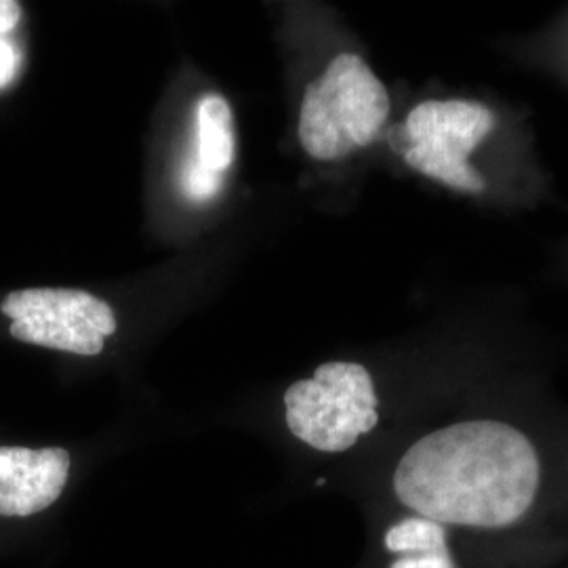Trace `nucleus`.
<instances>
[{"label": "nucleus", "instance_id": "1", "mask_svg": "<svg viewBox=\"0 0 568 568\" xmlns=\"http://www.w3.org/2000/svg\"><path fill=\"white\" fill-rule=\"evenodd\" d=\"M539 487L537 445L520 427L488 417L422 436L394 471L398 501L443 527H511L532 508Z\"/></svg>", "mask_w": 568, "mask_h": 568}, {"label": "nucleus", "instance_id": "2", "mask_svg": "<svg viewBox=\"0 0 568 568\" xmlns=\"http://www.w3.org/2000/svg\"><path fill=\"white\" fill-rule=\"evenodd\" d=\"M499 126L497 112L474 98H432L389 131V145L422 178L455 194L483 196L487 175L474 164Z\"/></svg>", "mask_w": 568, "mask_h": 568}, {"label": "nucleus", "instance_id": "3", "mask_svg": "<svg viewBox=\"0 0 568 568\" xmlns=\"http://www.w3.org/2000/svg\"><path fill=\"white\" fill-rule=\"evenodd\" d=\"M386 84L361 55L339 53L305 87L300 142L314 161H342L375 142L389 119Z\"/></svg>", "mask_w": 568, "mask_h": 568}, {"label": "nucleus", "instance_id": "4", "mask_svg": "<svg viewBox=\"0 0 568 568\" xmlns=\"http://www.w3.org/2000/svg\"><path fill=\"white\" fill-rule=\"evenodd\" d=\"M286 426L307 447L342 453L379 424V396L358 363H325L284 394Z\"/></svg>", "mask_w": 568, "mask_h": 568}, {"label": "nucleus", "instance_id": "5", "mask_svg": "<svg viewBox=\"0 0 568 568\" xmlns=\"http://www.w3.org/2000/svg\"><path fill=\"white\" fill-rule=\"evenodd\" d=\"M0 312L11 318L13 339L79 356L102 354L105 337L116 333L114 310L79 288L13 291L2 300Z\"/></svg>", "mask_w": 568, "mask_h": 568}, {"label": "nucleus", "instance_id": "6", "mask_svg": "<svg viewBox=\"0 0 568 568\" xmlns=\"http://www.w3.org/2000/svg\"><path fill=\"white\" fill-rule=\"evenodd\" d=\"M65 448L0 447V516L26 518L60 499L70 474Z\"/></svg>", "mask_w": 568, "mask_h": 568}, {"label": "nucleus", "instance_id": "7", "mask_svg": "<svg viewBox=\"0 0 568 568\" xmlns=\"http://www.w3.org/2000/svg\"><path fill=\"white\" fill-rule=\"evenodd\" d=\"M386 549L396 556L389 568H457L448 549L447 528L408 516L387 528Z\"/></svg>", "mask_w": 568, "mask_h": 568}, {"label": "nucleus", "instance_id": "8", "mask_svg": "<svg viewBox=\"0 0 568 568\" xmlns=\"http://www.w3.org/2000/svg\"><path fill=\"white\" fill-rule=\"evenodd\" d=\"M199 148L196 156L199 161L215 171L222 173L230 169L234 161V121L230 103L222 95H206L199 103Z\"/></svg>", "mask_w": 568, "mask_h": 568}, {"label": "nucleus", "instance_id": "9", "mask_svg": "<svg viewBox=\"0 0 568 568\" xmlns=\"http://www.w3.org/2000/svg\"><path fill=\"white\" fill-rule=\"evenodd\" d=\"M224 183V175L206 169L199 156H194L190 163L185 164L182 173V185L185 196L194 203H204L211 201Z\"/></svg>", "mask_w": 568, "mask_h": 568}, {"label": "nucleus", "instance_id": "10", "mask_svg": "<svg viewBox=\"0 0 568 568\" xmlns=\"http://www.w3.org/2000/svg\"><path fill=\"white\" fill-rule=\"evenodd\" d=\"M18 65H20L18 49L11 42L0 39V89H4L16 79Z\"/></svg>", "mask_w": 568, "mask_h": 568}, {"label": "nucleus", "instance_id": "11", "mask_svg": "<svg viewBox=\"0 0 568 568\" xmlns=\"http://www.w3.org/2000/svg\"><path fill=\"white\" fill-rule=\"evenodd\" d=\"M21 20V4L16 0H0V39H4Z\"/></svg>", "mask_w": 568, "mask_h": 568}]
</instances>
